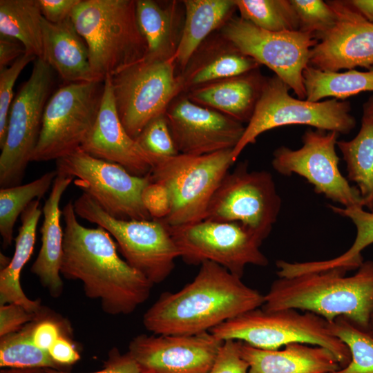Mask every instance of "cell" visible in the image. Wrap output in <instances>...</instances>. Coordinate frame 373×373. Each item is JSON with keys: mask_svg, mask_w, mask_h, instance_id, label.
<instances>
[{"mask_svg": "<svg viewBox=\"0 0 373 373\" xmlns=\"http://www.w3.org/2000/svg\"><path fill=\"white\" fill-rule=\"evenodd\" d=\"M73 202L61 209L64 221L61 275L80 280L84 293L110 315L133 313L149 297L153 285L118 255L104 229L87 228L77 219Z\"/></svg>", "mask_w": 373, "mask_h": 373, "instance_id": "cell-1", "label": "cell"}, {"mask_svg": "<svg viewBox=\"0 0 373 373\" xmlns=\"http://www.w3.org/2000/svg\"><path fill=\"white\" fill-rule=\"evenodd\" d=\"M194 279L175 292L162 293L143 316L153 334L192 335L261 307L265 295L211 261L202 262Z\"/></svg>", "mask_w": 373, "mask_h": 373, "instance_id": "cell-2", "label": "cell"}, {"mask_svg": "<svg viewBox=\"0 0 373 373\" xmlns=\"http://www.w3.org/2000/svg\"><path fill=\"white\" fill-rule=\"evenodd\" d=\"M343 268L304 274L274 280L265 295L262 309H300L327 322L343 316L369 329L373 313V260H367L352 276Z\"/></svg>", "mask_w": 373, "mask_h": 373, "instance_id": "cell-3", "label": "cell"}, {"mask_svg": "<svg viewBox=\"0 0 373 373\" xmlns=\"http://www.w3.org/2000/svg\"><path fill=\"white\" fill-rule=\"evenodd\" d=\"M70 19L89 52L94 78L104 82L141 61L146 44L140 30L134 0H81Z\"/></svg>", "mask_w": 373, "mask_h": 373, "instance_id": "cell-4", "label": "cell"}, {"mask_svg": "<svg viewBox=\"0 0 373 373\" xmlns=\"http://www.w3.org/2000/svg\"><path fill=\"white\" fill-rule=\"evenodd\" d=\"M210 332L222 341H238L267 350L296 343L321 346L332 352L341 367L351 360L349 349L329 332L328 322L309 312L258 307L222 323Z\"/></svg>", "mask_w": 373, "mask_h": 373, "instance_id": "cell-5", "label": "cell"}, {"mask_svg": "<svg viewBox=\"0 0 373 373\" xmlns=\"http://www.w3.org/2000/svg\"><path fill=\"white\" fill-rule=\"evenodd\" d=\"M232 151L201 155L179 153L155 162L151 180L166 188L171 201L170 213L161 220L177 227L204 220L215 191L234 164Z\"/></svg>", "mask_w": 373, "mask_h": 373, "instance_id": "cell-6", "label": "cell"}, {"mask_svg": "<svg viewBox=\"0 0 373 373\" xmlns=\"http://www.w3.org/2000/svg\"><path fill=\"white\" fill-rule=\"evenodd\" d=\"M278 77L266 78L253 115L232 151L235 163L245 148L264 132L283 126L308 125L316 129L347 134L356 126L348 101L331 99L312 102L291 97Z\"/></svg>", "mask_w": 373, "mask_h": 373, "instance_id": "cell-7", "label": "cell"}, {"mask_svg": "<svg viewBox=\"0 0 373 373\" xmlns=\"http://www.w3.org/2000/svg\"><path fill=\"white\" fill-rule=\"evenodd\" d=\"M73 205L77 216L107 231L127 263L153 285L170 276L180 252L164 221L116 219L85 193Z\"/></svg>", "mask_w": 373, "mask_h": 373, "instance_id": "cell-8", "label": "cell"}, {"mask_svg": "<svg viewBox=\"0 0 373 373\" xmlns=\"http://www.w3.org/2000/svg\"><path fill=\"white\" fill-rule=\"evenodd\" d=\"M176 64L174 57L142 59L110 76L117 114L134 140L184 90L181 74H175Z\"/></svg>", "mask_w": 373, "mask_h": 373, "instance_id": "cell-9", "label": "cell"}, {"mask_svg": "<svg viewBox=\"0 0 373 373\" xmlns=\"http://www.w3.org/2000/svg\"><path fill=\"white\" fill-rule=\"evenodd\" d=\"M104 81L70 83L48 99L31 162L58 160L81 147L99 113Z\"/></svg>", "mask_w": 373, "mask_h": 373, "instance_id": "cell-10", "label": "cell"}, {"mask_svg": "<svg viewBox=\"0 0 373 373\" xmlns=\"http://www.w3.org/2000/svg\"><path fill=\"white\" fill-rule=\"evenodd\" d=\"M57 174L75 177V184L111 216L124 220H153L142 199L150 175L131 174L119 164L91 156L79 148L56 160Z\"/></svg>", "mask_w": 373, "mask_h": 373, "instance_id": "cell-11", "label": "cell"}, {"mask_svg": "<svg viewBox=\"0 0 373 373\" xmlns=\"http://www.w3.org/2000/svg\"><path fill=\"white\" fill-rule=\"evenodd\" d=\"M248 166L247 161L240 162L226 174L204 220L238 223L263 241L277 220L281 198L269 172Z\"/></svg>", "mask_w": 373, "mask_h": 373, "instance_id": "cell-12", "label": "cell"}, {"mask_svg": "<svg viewBox=\"0 0 373 373\" xmlns=\"http://www.w3.org/2000/svg\"><path fill=\"white\" fill-rule=\"evenodd\" d=\"M53 72L43 59L37 58L30 77L12 101L6 138L1 148V188L18 186L22 182L39 137Z\"/></svg>", "mask_w": 373, "mask_h": 373, "instance_id": "cell-13", "label": "cell"}, {"mask_svg": "<svg viewBox=\"0 0 373 373\" xmlns=\"http://www.w3.org/2000/svg\"><path fill=\"white\" fill-rule=\"evenodd\" d=\"M220 32L241 53L273 70L298 99H306L303 75L309 66L311 50L318 42L314 34L300 30L270 32L240 17H231Z\"/></svg>", "mask_w": 373, "mask_h": 373, "instance_id": "cell-14", "label": "cell"}, {"mask_svg": "<svg viewBox=\"0 0 373 373\" xmlns=\"http://www.w3.org/2000/svg\"><path fill=\"white\" fill-rule=\"evenodd\" d=\"M169 228L186 264L211 261L242 278L247 265L269 263L260 249L263 241L238 223L202 220Z\"/></svg>", "mask_w": 373, "mask_h": 373, "instance_id": "cell-15", "label": "cell"}, {"mask_svg": "<svg viewBox=\"0 0 373 373\" xmlns=\"http://www.w3.org/2000/svg\"><path fill=\"white\" fill-rule=\"evenodd\" d=\"M336 131L307 129L302 136L303 146L292 150L281 146L273 153L271 164L280 174H297L313 185L314 191L338 202L344 208L363 207L358 189L341 173L336 145Z\"/></svg>", "mask_w": 373, "mask_h": 373, "instance_id": "cell-16", "label": "cell"}, {"mask_svg": "<svg viewBox=\"0 0 373 373\" xmlns=\"http://www.w3.org/2000/svg\"><path fill=\"white\" fill-rule=\"evenodd\" d=\"M222 343L210 332L140 334L130 341L128 352L145 373H209Z\"/></svg>", "mask_w": 373, "mask_h": 373, "instance_id": "cell-17", "label": "cell"}, {"mask_svg": "<svg viewBox=\"0 0 373 373\" xmlns=\"http://www.w3.org/2000/svg\"><path fill=\"white\" fill-rule=\"evenodd\" d=\"M336 15V22L317 36L309 65L324 71L338 72L356 67L373 68V23L349 1H327Z\"/></svg>", "mask_w": 373, "mask_h": 373, "instance_id": "cell-18", "label": "cell"}, {"mask_svg": "<svg viewBox=\"0 0 373 373\" xmlns=\"http://www.w3.org/2000/svg\"><path fill=\"white\" fill-rule=\"evenodd\" d=\"M179 153L201 155L233 149L245 127L216 110L193 102L187 96L174 100L166 113Z\"/></svg>", "mask_w": 373, "mask_h": 373, "instance_id": "cell-19", "label": "cell"}, {"mask_svg": "<svg viewBox=\"0 0 373 373\" xmlns=\"http://www.w3.org/2000/svg\"><path fill=\"white\" fill-rule=\"evenodd\" d=\"M80 149L94 157L119 164L137 176L149 175L153 166L151 157L128 134L120 121L110 76L104 79L96 120Z\"/></svg>", "mask_w": 373, "mask_h": 373, "instance_id": "cell-20", "label": "cell"}, {"mask_svg": "<svg viewBox=\"0 0 373 373\" xmlns=\"http://www.w3.org/2000/svg\"><path fill=\"white\" fill-rule=\"evenodd\" d=\"M238 348L247 373H330L341 368L332 352L318 345L296 343L267 350L238 341Z\"/></svg>", "mask_w": 373, "mask_h": 373, "instance_id": "cell-21", "label": "cell"}, {"mask_svg": "<svg viewBox=\"0 0 373 373\" xmlns=\"http://www.w3.org/2000/svg\"><path fill=\"white\" fill-rule=\"evenodd\" d=\"M74 180L73 177L57 174L42 211L44 221L40 233L41 245L30 271L37 276L51 296L59 297L63 291L61 264L63 253L64 230L60 220L59 203L62 195Z\"/></svg>", "mask_w": 373, "mask_h": 373, "instance_id": "cell-22", "label": "cell"}, {"mask_svg": "<svg viewBox=\"0 0 373 373\" xmlns=\"http://www.w3.org/2000/svg\"><path fill=\"white\" fill-rule=\"evenodd\" d=\"M42 41V59L66 82L97 81L91 72L87 45L70 17L59 23L43 17Z\"/></svg>", "mask_w": 373, "mask_h": 373, "instance_id": "cell-23", "label": "cell"}, {"mask_svg": "<svg viewBox=\"0 0 373 373\" xmlns=\"http://www.w3.org/2000/svg\"><path fill=\"white\" fill-rule=\"evenodd\" d=\"M266 78L258 69L248 73L207 84L189 90L193 102L240 122L250 120Z\"/></svg>", "mask_w": 373, "mask_h": 373, "instance_id": "cell-24", "label": "cell"}, {"mask_svg": "<svg viewBox=\"0 0 373 373\" xmlns=\"http://www.w3.org/2000/svg\"><path fill=\"white\" fill-rule=\"evenodd\" d=\"M40 200L31 202L21 215V225L15 238V249L9 264L0 271V305L15 303L28 312L39 314L41 310L39 300H31L23 292L21 272L29 260L34 249L36 231L43 213Z\"/></svg>", "mask_w": 373, "mask_h": 373, "instance_id": "cell-25", "label": "cell"}, {"mask_svg": "<svg viewBox=\"0 0 373 373\" xmlns=\"http://www.w3.org/2000/svg\"><path fill=\"white\" fill-rule=\"evenodd\" d=\"M185 19L174 55L185 69L207 36L222 27L237 9L235 0H184Z\"/></svg>", "mask_w": 373, "mask_h": 373, "instance_id": "cell-26", "label": "cell"}, {"mask_svg": "<svg viewBox=\"0 0 373 373\" xmlns=\"http://www.w3.org/2000/svg\"><path fill=\"white\" fill-rule=\"evenodd\" d=\"M209 47L182 71L184 90L258 69L260 64L255 59L241 53L222 37L220 44Z\"/></svg>", "mask_w": 373, "mask_h": 373, "instance_id": "cell-27", "label": "cell"}, {"mask_svg": "<svg viewBox=\"0 0 373 373\" xmlns=\"http://www.w3.org/2000/svg\"><path fill=\"white\" fill-rule=\"evenodd\" d=\"M175 3L167 6L152 0L136 1V16L146 44L142 59L165 60L174 57L178 44L175 36Z\"/></svg>", "mask_w": 373, "mask_h": 373, "instance_id": "cell-28", "label": "cell"}, {"mask_svg": "<svg viewBox=\"0 0 373 373\" xmlns=\"http://www.w3.org/2000/svg\"><path fill=\"white\" fill-rule=\"evenodd\" d=\"M42 19L37 0L0 1V35L17 39L26 53L41 59Z\"/></svg>", "mask_w": 373, "mask_h": 373, "instance_id": "cell-29", "label": "cell"}, {"mask_svg": "<svg viewBox=\"0 0 373 373\" xmlns=\"http://www.w3.org/2000/svg\"><path fill=\"white\" fill-rule=\"evenodd\" d=\"M336 145L345 162L348 180L356 183L363 207L373 212V119L362 118L357 135Z\"/></svg>", "mask_w": 373, "mask_h": 373, "instance_id": "cell-30", "label": "cell"}, {"mask_svg": "<svg viewBox=\"0 0 373 373\" xmlns=\"http://www.w3.org/2000/svg\"><path fill=\"white\" fill-rule=\"evenodd\" d=\"M306 100L320 102L325 97L345 100L363 92H373V68L367 71H324L308 66L303 71Z\"/></svg>", "mask_w": 373, "mask_h": 373, "instance_id": "cell-31", "label": "cell"}, {"mask_svg": "<svg viewBox=\"0 0 373 373\" xmlns=\"http://www.w3.org/2000/svg\"><path fill=\"white\" fill-rule=\"evenodd\" d=\"M336 213L350 218L356 229V235L352 245L343 254L328 260L305 262L306 272H318L333 268H343L347 271L358 269L364 262L362 251L373 243V212L365 211L363 207L341 208L329 205Z\"/></svg>", "mask_w": 373, "mask_h": 373, "instance_id": "cell-32", "label": "cell"}, {"mask_svg": "<svg viewBox=\"0 0 373 373\" xmlns=\"http://www.w3.org/2000/svg\"><path fill=\"white\" fill-rule=\"evenodd\" d=\"M57 175L56 171H52L26 184L1 188L0 233L5 247L12 242L14 227L19 216L31 202L45 195Z\"/></svg>", "mask_w": 373, "mask_h": 373, "instance_id": "cell-33", "label": "cell"}, {"mask_svg": "<svg viewBox=\"0 0 373 373\" xmlns=\"http://www.w3.org/2000/svg\"><path fill=\"white\" fill-rule=\"evenodd\" d=\"M33 323H28L20 330L1 337V367L50 368L61 370L63 367L52 358L48 351L39 348L33 343Z\"/></svg>", "mask_w": 373, "mask_h": 373, "instance_id": "cell-34", "label": "cell"}, {"mask_svg": "<svg viewBox=\"0 0 373 373\" xmlns=\"http://www.w3.org/2000/svg\"><path fill=\"white\" fill-rule=\"evenodd\" d=\"M240 17L270 32L299 30L297 15L290 0H235Z\"/></svg>", "mask_w": 373, "mask_h": 373, "instance_id": "cell-35", "label": "cell"}, {"mask_svg": "<svg viewBox=\"0 0 373 373\" xmlns=\"http://www.w3.org/2000/svg\"><path fill=\"white\" fill-rule=\"evenodd\" d=\"M328 328L351 356L348 365L330 373H373V335L343 316L328 322Z\"/></svg>", "mask_w": 373, "mask_h": 373, "instance_id": "cell-36", "label": "cell"}, {"mask_svg": "<svg viewBox=\"0 0 373 373\" xmlns=\"http://www.w3.org/2000/svg\"><path fill=\"white\" fill-rule=\"evenodd\" d=\"M135 140L153 165L160 160L179 154L165 114L152 119Z\"/></svg>", "mask_w": 373, "mask_h": 373, "instance_id": "cell-37", "label": "cell"}, {"mask_svg": "<svg viewBox=\"0 0 373 373\" xmlns=\"http://www.w3.org/2000/svg\"><path fill=\"white\" fill-rule=\"evenodd\" d=\"M290 2L297 15L300 31L314 34L317 37L332 28L336 22V15L327 1L290 0Z\"/></svg>", "mask_w": 373, "mask_h": 373, "instance_id": "cell-38", "label": "cell"}, {"mask_svg": "<svg viewBox=\"0 0 373 373\" xmlns=\"http://www.w3.org/2000/svg\"><path fill=\"white\" fill-rule=\"evenodd\" d=\"M37 58L25 53L10 66L0 70V148L6 141L8 116L13 101V87L23 68Z\"/></svg>", "mask_w": 373, "mask_h": 373, "instance_id": "cell-39", "label": "cell"}, {"mask_svg": "<svg viewBox=\"0 0 373 373\" xmlns=\"http://www.w3.org/2000/svg\"><path fill=\"white\" fill-rule=\"evenodd\" d=\"M142 199L153 220H164L169 214V194L162 184L151 180L142 192Z\"/></svg>", "mask_w": 373, "mask_h": 373, "instance_id": "cell-40", "label": "cell"}, {"mask_svg": "<svg viewBox=\"0 0 373 373\" xmlns=\"http://www.w3.org/2000/svg\"><path fill=\"white\" fill-rule=\"evenodd\" d=\"M249 365L240 356L238 341H223L209 373H247Z\"/></svg>", "mask_w": 373, "mask_h": 373, "instance_id": "cell-41", "label": "cell"}, {"mask_svg": "<svg viewBox=\"0 0 373 373\" xmlns=\"http://www.w3.org/2000/svg\"><path fill=\"white\" fill-rule=\"evenodd\" d=\"M38 314L28 312L23 306L9 303L0 306V336L20 330L35 320Z\"/></svg>", "mask_w": 373, "mask_h": 373, "instance_id": "cell-42", "label": "cell"}, {"mask_svg": "<svg viewBox=\"0 0 373 373\" xmlns=\"http://www.w3.org/2000/svg\"><path fill=\"white\" fill-rule=\"evenodd\" d=\"M48 373H71L55 369H46ZM89 373H145L128 352L121 354L117 349H113L104 368Z\"/></svg>", "mask_w": 373, "mask_h": 373, "instance_id": "cell-43", "label": "cell"}, {"mask_svg": "<svg viewBox=\"0 0 373 373\" xmlns=\"http://www.w3.org/2000/svg\"><path fill=\"white\" fill-rule=\"evenodd\" d=\"M81 0H37L42 17L52 23H59L69 17Z\"/></svg>", "mask_w": 373, "mask_h": 373, "instance_id": "cell-44", "label": "cell"}, {"mask_svg": "<svg viewBox=\"0 0 373 373\" xmlns=\"http://www.w3.org/2000/svg\"><path fill=\"white\" fill-rule=\"evenodd\" d=\"M61 336L57 323L51 320H43L34 323L32 338L39 348L48 351L52 344Z\"/></svg>", "mask_w": 373, "mask_h": 373, "instance_id": "cell-45", "label": "cell"}, {"mask_svg": "<svg viewBox=\"0 0 373 373\" xmlns=\"http://www.w3.org/2000/svg\"><path fill=\"white\" fill-rule=\"evenodd\" d=\"M52 358L60 366L71 365L80 359L74 345L63 336H60L48 350Z\"/></svg>", "mask_w": 373, "mask_h": 373, "instance_id": "cell-46", "label": "cell"}, {"mask_svg": "<svg viewBox=\"0 0 373 373\" xmlns=\"http://www.w3.org/2000/svg\"><path fill=\"white\" fill-rule=\"evenodd\" d=\"M25 53V47L19 41L0 35V70L10 66Z\"/></svg>", "mask_w": 373, "mask_h": 373, "instance_id": "cell-47", "label": "cell"}, {"mask_svg": "<svg viewBox=\"0 0 373 373\" xmlns=\"http://www.w3.org/2000/svg\"><path fill=\"white\" fill-rule=\"evenodd\" d=\"M365 19L373 23V0H348Z\"/></svg>", "mask_w": 373, "mask_h": 373, "instance_id": "cell-48", "label": "cell"}, {"mask_svg": "<svg viewBox=\"0 0 373 373\" xmlns=\"http://www.w3.org/2000/svg\"><path fill=\"white\" fill-rule=\"evenodd\" d=\"M0 373H48L44 368L3 369Z\"/></svg>", "mask_w": 373, "mask_h": 373, "instance_id": "cell-49", "label": "cell"}, {"mask_svg": "<svg viewBox=\"0 0 373 373\" xmlns=\"http://www.w3.org/2000/svg\"><path fill=\"white\" fill-rule=\"evenodd\" d=\"M364 119H373V95L363 105V116Z\"/></svg>", "mask_w": 373, "mask_h": 373, "instance_id": "cell-50", "label": "cell"}, {"mask_svg": "<svg viewBox=\"0 0 373 373\" xmlns=\"http://www.w3.org/2000/svg\"><path fill=\"white\" fill-rule=\"evenodd\" d=\"M368 331L373 335V313L370 320Z\"/></svg>", "mask_w": 373, "mask_h": 373, "instance_id": "cell-51", "label": "cell"}]
</instances>
